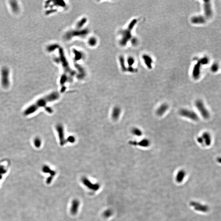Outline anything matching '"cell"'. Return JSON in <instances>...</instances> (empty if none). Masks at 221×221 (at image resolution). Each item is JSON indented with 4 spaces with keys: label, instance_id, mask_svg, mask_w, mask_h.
Segmentation results:
<instances>
[{
    "label": "cell",
    "instance_id": "obj_9",
    "mask_svg": "<svg viewBox=\"0 0 221 221\" xmlns=\"http://www.w3.org/2000/svg\"><path fill=\"white\" fill-rule=\"evenodd\" d=\"M195 105L198 110L200 112L202 115H203V116H206V110L202 101H201L200 100L196 101L195 102Z\"/></svg>",
    "mask_w": 221,
    "mask_h": 221
},
{
    "label": "cell",
    "instance_id": "obj_15",
    "mask_svg": "<svg viewBox=\"0 0 221 221\" xmlns=\"http://www.w3.org/2000/svg\"><path fill=\"white\" fill-rule=\"evenodd\" d=\"M211 69H212V71H213V72H216V71H217L218 69V65L217 64L213 65L212 66V68H211Z\"/></svg>",
    "mask_w": 221,
    "mask_h": 221
},
{
    "label": "cell",
    "instance_id": "obj_3",
    "mask_svg": "<svg viewBox=\"0 0 221 221\" xmlns=\"http://www.w3.org/2000/svg\"><path fill=\"white\" fill-rule=\"evenodd\" d=\"M179 114L181 116L189 118L192 120H196L198 119L197 115L194 111L187 109H180L179 111Z\"/></svg>",
    "mask_w": 221,
    "mask_h": 221
},
{
    "label": "cell",
    "instance_id": "obj_7",
    "mask_svg": "<svg viewBox=\"0 0 221 221\" xmlns=\"http://www.w3.org/2000/svg\"><path fill=\"white\" fill-rule=\"evenodd\" d=\"M80 205V202L78 199H74L72 201L71 208V212L72 215H75L76 214L78 210Z\"/></svg>",
    "mask_w": 221,
    "mask_h": 221
},
{
    "label": "cell",
    "instance_id": "obj_12",
    "mask_svg": "<svg viewBox=\"0 0 221 221\" xmlns=\"http://www.w3.org/2000/svg\"><path fill=\"white\" fill-rule=\"evenodd\" d=\"M10 5L12 10L14 12H17L19 11V7L17 2L11 1L10 2Z\"/></svg>",
    "mask_w": 221,
    "mask_h": 221
},
{
    "label": "cell",
    "instance_id": "obj_13",
    "mask_svg": "<svg viewBox=\"0 0 221 221\" xmlns=\"http://www.w3.org/2000/svg\"><path fill=\"white\" fill-rule=\"evenodd\" d=\"M132 133L133 134L137 136H142V132L141 129L137 127H134L132 130Z\"/></svg>",
    "mask_w": 221,
    "mask_h": 221
},
{
    "label": "cell",
    "instance_id": "obj_16",
    "mask_svg": "<svg viewBox=\"0 0 221 221\" xmlns=\"http://www.w3.org/2000/svg\"><path fill=\"white\" fill-rule=\"evenodd\" d=\"M35 144L36 147H39L41 145V141L39 139H36L35 141Z\"/></svg>",
    "mask_w": 221,
    "mask_h": 221
},
{
    "label": "cell",
    "instance_id": "obj_5",
    "mask_svg": "<svg viewBox=\"0 0 221 221\" xmlns=\"http://www.w3.org/2000/svg\"><path fill=\"white\" fill-rule=\"evenodd\" d=\"M130 145L133 146H139L142 147H147L150 146V141L149 139L144 138L141 140L139 142L131 141L129 142Z\"/></svg>",
    "mask_w": 221,
    "mask_h": 221
},
{
    "label": "cell",
    "instance_id": "obj_11",
    "mask_svg": "<svg viewBox=\"0 0 221 221\" xmlns=\"http://www.w3.org/2000/svg\"><path fill=\"white\" fill-rule=\"evenodd\" d=\"M205 11L208 17H211L212 15V10L211 6L210 3H206L205 5Z\"/></svg>",
    "mask_w": 221,
    "mask_h": 221
},
{
    "label": "cell",
    "instance_id": "obj_6",
    "mask_svg": "<svg viewBox=\"0 0 221 221\" xmlns=\"http://www.w3.org/2000/svg\"><path fill=\"white\" fill-rule=\"evenodd\" d=\"M169 105L166 103H163L160 105L156 111L157 115L159 116L163 115L168 110Z\"/></svg>",
    "mask_w": 221,
    "mask_h": 221
},
{
    "label": "cell",
    "instance_id": "obj_10",
    "mask_svg": "<svg viewBox=\"0 0 221 221\" xmlns=\"http://www.w3.org/2000/svg\"><path fill=\"white\" fill-rule=\"evenodd\" d=\"M121 112V109L118 106H115L113 110L112 117L114 120H117L118 119Z\"/></svg>",
    "mask_w": 221,
    "mask_h": 221
},
{
    "label": "cell",
    "instance_id": "obj_8",
    "mask_svg": "<svg viewBox=\"0 0 221 221\" xmlns=\"http://www.w3.org/2000/svg\"><path fill=\"white\" fill-rule=\"evenodd\" d=\"M43 171L45 172V173H49L50 174V176L47 179L46 182L48 184H50L51 182L52 181V180L53 179V177L55 176L56 174V172L52 170L49 167L47 166H45L43 168Z\"/></svg>",
    "mask_w": 221,
    "mask_h": 221
},
{
    "label": "cell",
    "instance_id": "obj_4",
    "mask_svg": "<svg viewBox=\"0 0 221 221\" xmlns=\"http://www.w3.org/2000/svg\"><path fill=\"white\" fill-rule=\"evenodd\" d=\"M81 181L88 188L94 191H97L100 188V185L98 184H93L86 177H83Z\"/></svg>",
    "mask_w": 221,
    "mask_h": 221
},
{
    "label": "cell",
    "instance_id": "obj_14",
    "mask_svg": "<svg viewBox=\"0 0 221 221\" xmlns=\"http://www.w3.org/2000/svg\"><path fill=\"white\" fill-rule=\"evenodd\" d=\"M111 214H112V211H111V210L109 209L105 211V212H104L103 215L104 217H106V218H108V217H110Z\"/></svg>",
    "mask_w": 221,
    "mask_h": 221
},
{
    "label": "cell",
    "instance_id": "obj_1",
    "mask_svg": "<svg viewBox=\"0 0 221 221\" xmlns=\"http://www.w3.org/2000/svg\"><path fill=\"white\" fill-rule=\"evenodd\" d=\"M58 97V94L54 93L40 98L35 103L27 108L24 111V114L26 115H30L35 112L40 108L44 107L49 102L55 100Z\"/></svg>",
    "mask_w": 221,
    "mask_h": 221
},
{
    "label": "cell",
    "instance_id": "obj_2",
    "mask_svg": "<svg viewBox=\"0 0 221 221\" xmlns=\"http://www.w3.org/2000/svg\"><path fill=\"white\" fill-rule=\"evenodd\" d=\"M1 83L4 88H8L9 86V71L7 68L4 67L2 69Z\"/></svg>",
    "mask_w": 221,
    "mask_h": 221
}]
</instances>
